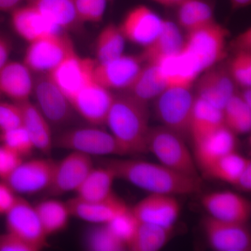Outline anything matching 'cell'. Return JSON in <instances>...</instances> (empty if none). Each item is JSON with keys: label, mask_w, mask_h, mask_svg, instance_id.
Segmentation results:
<instances>
[{"label": "cell", "mask_w": 251, "mask_h": 251, "mask_svg": "<svg viewBox=\"0 0 251 251\" xmlns=\"http://www.w3.org/2000/svg\"><path fill=\"white\" fill-rule=\"evenodd\" d=\"M10 14L11 26L15 32L29 44L44 36L60 32V28L32 5H21Z\"/></svg>", "instance_id": "cell-20"}, {"label": "cell", "mask_w": 251, "mask_h": 251, "mask_svg": "<svg viewBox=\"0 0 251 251\" xmlns=\"http://www.w3.org/2000/svg\"><path fill=\"white\" fill-rule=\"evenodd\" d=\"M7 231L41 251L47 245V238L35 206L22 198L17 197L14 205L6 214Z\"/></svg>", "instance_id": "cell-11"}, {"label": "cell", "mask_w": 251, "mask_h": 251, "mask_svg": "<svg viewBox=\"0 0 251 251\" xmlns=\"http://www.w3.org/2000/svg\"><path fill=\"white\" fill-rule=\"evenodd\" d=\"M27 0H0V11L11 12L13 10L23 5Z\"/></svg>", "instance_id": "cell-49"}, {"label": "cell", "mask_w": 251, "mask_h": 251, "mask_svg": "<svg viewBox=\"0 0 251 251\" xmlns=\"http://www.w3.org/2000/svg\"><path fill=\"white\" fill-rule=\"evenodd\" d=\"M173 229L174 227L140 222L128 249L132 251L161 250L171 239Z\"/></svg>", "instance_id": "cell-31"}, {"label": "cell", "mask_w": 251, "mask_h": 251, "mask_svg": "<svg viewBox=\"0 0 251 251\" xmlns=\"http://www.w3.org/2000/svg\"><path fill=\"white\" fill-rule=\"evenodd\" d=\"M232 47L237 52H251V29L248 28L234 39Z\"/></svg>", "instance_id": "cell-46"}, {"label": "cell", "mask_w": 251, "mask_h": 251, "mask_svg": "<svg viewBox=\"0 0 251 251\" xmlns=\"http://www.w3.org/2000/svg\"><path fill=\"white\" fill-rule=\"evenodd\" d=\"M168 87L191 88L202 73L198 63L182 49L156 63Z\"/></svg>", "instance_id": "cell-22"}, {"label": "cell", "mask_w": 251, "mask_h": 251, "mask_svg": "<svg viewBox=\"0 0 251 251\" xmlns=\"http://www.w3.org/2000/svg\"><path fill=\"white\" fill-rule=\"evenodd\" d=\"M164 22L152 9L141 4L129 10L119 26L126 40L144 48L159 34Z\"/></svg>", "instance_id": "cell-15"}, {"label": "cell", "mask_w": 251, "mask_h": 251, "mask_svg": "<svg viewBox=\"0 0 251 251\" xmlns=\"http://www.w3.org/2000/svg\"><path fill=\"white\" fill-rule=\"evenodd\" d=\"M111 91L92 80L70 100L73 109L94 126L105 125L107 116L113 101Z\"/></svg>", "instance_id": "cell-16"}, {"label": "cell", "mask_w": 251, "mask_h": 251, "mask_svg": "<svg viewBox=\"0 0 251 251\" xmlns=\"http://www.w3.org/2000/svg\"><path fill=\"white\" fill-rule=\"evenodd\" d=\"M184 39L175 23L165 21L161 32L143 48L140 58L146 64H156L165 57L180 52L184 47Z\"/></svg>", "instance_id": "cell-25"}, {"label": "cell", "mask_w": 251, "mask_h": 251, "mask_svg": "<svg viewBox=\"0 0 251 251\" xmlns=\"http://www.w3.org/2000/svg\"><path fill=\"white\" fill-rule=\"evenodd\" d=\"M17 199L12 188L4 181H0V215H6Z\"/></svg>", "instance_id": "cell-45"}, {"label": "cell", "mask_w": 251, "mask_h": 251, "mask_svg": "<svg viewBox=\"0 0 251 251\" xmlns=\"http://www.w3.org/2000/svg\"><path fill=\"white\" fill-rule=\"evenodd\" d=\"M24 63L9 61L0 69V94L14 102L29 99L34 78Z\"/></svg>", "instance_id": "cell-24"}, {"label": "cell", "mask_w": 251, "mask_h": 251, "mask_svg": "<svg viewBox=\"0 0 251 251\" xmlns=\"http://www.w3.org/2000/svg\"><path fill=\"white\" fill-rule=\"evenodd\" d=\"M238 189L243 192L250 193L251 191V161H249L242 173L239 175L235 185Z\"/></svg>", "instance_id": "cell-47"}, {"label": "cell", "mask_w": 251, "mask_h": 251, "mask_svg": "<svg viewBox=\"0 0 251 251\" xmlns=\"http://www.w3.org/2000/svg\"><path fill=\"white\" fill-rule=\"evenodd\" d=\"M36 74L32 94L35 97L38 108L49 123H65L72 117L74 110L70 102L49 74Z\"/></svg>", "instance_id": "cell-8"}, {"label": "cell", "mask_w": 251, "mask_h": 251, "mask_svg": "<svg viewBox=\"0 0 251 251\" xmlns=\"http://www.w3.org/2000/svg\"><path fill=\"white\" fill-rule=\"evenodd\" d=\"M23 157L0 145V179L6 181L16 168L23 162Z\"/></svg>", "instance_id": "cell-42"}, {"label": "cell", "mask_w": 251, "mask_h": 251, "mask_svg": "<svg viewBox=\"0 0 251 251\" xmlns=\"http://www.w3.org/2000/svg\"><path fill=\"white\" fill-rule=\"evenodd\" d=\"M156 99L155 110L162 126L186 138L196 96L191 88L168 87Z\"/></svg>", "instance_id": "cell-5"}, {"label": "cell", "mask_w": 251, "mask_h": 251, "mask_svg": "<svg viewBox=\"0 0 251 251\" xmlns=\"http://www.w3.org/2000/svg\"><path fill=\"white\" fill-rule=\"evenodd\" d=\"M75 52L69 36L56 33L29 43L23 63L31 72L49 74Z\"/></svg>", "instance_id": "cell-7"}, {"label": "cell", "mask_w": 251, "mask_h": 251, "mask_svg": "<svg viewBox=\"0 0 251 251\" xmlns=\"http://www.w3.org/2000/svg\"><path fill=\"white\" fill-rule=\"evenodd\" d=\"M56 161L50 158H35L23 161L6 182L15 193L34 194L49 189L53 177Z\"/></svg>", "instance_id": "cell-9"}, {"label": "cell", "mask_w": 251, "mask_h": 251, "mask_svg": "<svg viewBox=\"0 0 251 251\" xmlns=\"http://www.w3.org/2000/svg\"><path fill=\"white\" fill-rule=\"evenodd\" d=\"M148 103L128 93L115 95L105 125L126 155L148 152Z\"/></svg>", "instance_id": "cell-2"}, {"label": "cell", "mask_w": 251, "mask_h": 251, "mask_svg": "<svg viewBox=\"0 0 251 251\" xmlns=\"http://www.w3.org/2000/svg\"><path fill=\"white\" fill-rule=\"evenodd\" d=\"M140 223L131 208L128 207L106 224L112 232L125 243L128 249V244L133 239Z\"/></svg>", "instance_id": "cell-38"}, {"label": "cell", "mask_w": 251, "mask_h": 251, "mask_svg": "<svg viewBox=\"0 0 251 251\" xmlns=\"http://www.w3.org/2000/svg\"><path fill=\"white\" fill-rule=\"evenodd\" d=\"M229 74L235 85L242 88L251 87V52H237L232 57Z\"/></svg>", "instance_id": "cell-39"}, {"label": "cell", "mask_w": 251, "mask_h": 251, "mask_svg": "<svg viewBox=\"0 0 251 251\" xmlns=\"http://www.w3.org/2000/svg\"><path fill=\"white\" fill-rule=\"evenodd\" d=\"M11 44L5 36L0 34V69L9 62Z\"/></svg>", "instance_id": "cell-48"}, {"label": "cell", "mask_w": 251, "mask_h": 251, "mask_svg": "<svg viewBox=\"0 0 251 251\" xmlns=\"http://www.w3.org/2000/svg\"><path fill=\"white\" fill-rule=\"evenodd\" d=\"M226 125L198 140L194 145L195 161L203 172L220 158L235 151L237 138Z\"/></svg>", "instance_id": "cell-19"}, {"label": "cell", "mask_w": 251, "mask_h": 251, "mask_svg": "<svg viewBox=\"0 0 251 251\" xmlns=\"http://www.w3.org/2000/svg\"><path fill=\"white\" fill-rule=\"evenodd\" d=\"M243 90L240 93H239V97L242 99L244 103L247 104L248 106L251 108V87L242 88Z\"/></svg>", "instance_id": "cell-50"}, {"label": "cell", "mask_w": 251, "mask_h": 251, "mask_svg": "<svg viewBox=\"0 0 251 251\" xmlns=\"http://www.w3.org/2000/svg\"><path fill=\"white\" fill-rule=\"evenodd\" d=\"M225 125L234 134H245L251 129V108H246Z\"/></svg>", "instance_id": "cell-44"}, {"label": "cell", "mask_w": 251, "mask_h": 251, "mask_svg": "<svg viewBox=\"0 0 251 251\" xmlns=\"http://www.w3.org/2000/svg\"><path fill=\"white\" fill-rule=\"evenodd\" d=\"M228 31L214 22L187 33L183 49L206 72L224 58Z\"/></svg>", "instance_id": "cell-4"}, {"label": "cell", "mask_w": 251, "mask_h": 251, "mask_svg": "<svg viewBox=\"0 0 251 251\" xmlns=\"http://www.w3.org/2000/svg\"><path fill=\"white\" fill-rule=\"evenodd\" d=\"M151 1L168 7H173V6L177 7L185 0H151Z\"/></svg>", "instance_id": "cell-51"}, {"label": "cell", "mask_w": 251, "mask_h": 251, "mask_svg": "<svg viewBox=\"0 0 251 251\" xmlns=\"http://www.w3.org/2000/svg\"><path fill=\"white\" fill-rule=\"evenodd\" d=\"M250 160L233 151L216 161L204 173L214 179L234 186Z\"/></svg>", "instance_id": "cell-35"}, {"label": "cell", "mask_w": 251, "mask_h": 251, "mask_svg": "<svg viewBox=\"0 0 251 251\" xmlns=\"http://www.w3.org/2000/svg\"><path fill=\"white\" fill-rule=\"evenodd\" d=\"M177 8L178 22L187 33L215 21L210 5L204 0H185Z\"/></svg>", "instance_id": "cell-33"}, {"label": "cell", "mask_w": 251, "mask_h": 251, "mask_svg": "<svg viewBox=\"0 0 251 251\" xmlns=\"http://www.w3.org/2000/svg\"><path fill=\"white\" fill-rule=\"evenodd\" d=\"M143 67L139 56L122 54L103 62L96 63L94 79L99 85L111 90H128Z\"/></svg>", "instance_id": "cell-13"}, {"label": "cell", "mask_w": 251, "mask_h": 251, "mask_svg": "<svg viewBox=\"0 0 251 251\" xmlns=\"http://www.w3.org/2000/svg\"><path fill=\"white\" fill-rule=\"evenodd\" d=\"M126 41L119 25L109 23L100 30L96 40V61L106 62L121 56L124 54Z\"/></svg>", "instance_id": "cell-34"}, {"label": "cell", "mask_w": 251, "mask_h": 251, "mask_svg": "<svg viewBox=\"0 0 251 251\" xmlns=\"http://www.w3.org/2000/svg\"><path fill=\"white\" fill-rule=\"evenodd\" d=\"M2 97V96L1 95V94H0V100H1V97Z\"/></svg>", "instance_id": "cell-53"}, {"label": "cell", "mask_w": 251, "mask_h": 251, "mask_svg": "<svg viewBox=\"0 0 251 251\" xmlns=\"http://www.w3.org/2000/svg\"><path fill=\"white\" fill-rule=\"evenodd\" d=\"M94 168L92 157L72 151L62 161L56 162L52 182L48 189L50 194L60 196L76 191Z\"/></svg>", "instance_id": "cell-14"}, {"label": "cell", "mask_w": 251, "mask_h": 251, "mask_svg": "<svg viewBox=\"0 0 251 251\" xmlns=\"http://www.w3.org/2000/svg\"><path fill=\"white\" fill-rule=\"evenodd\" d=\"M94 227L87 238V248L93 251H122L127 249L125 243L112 232L107 224Z\"/></svg>", "instance_id": "cell-36"}, {"label": "cell", "mask_w": 251, "mask_h": 251, "mask_svg": "<svg viewBox=\"0 0 251 251\" xmlns=\"http://www.w3.org/2000/svg\"><path fill=\"white\" fill-rule=\"evenodd\" d=\"M23 126V114L17 102L0 100V132Z\"/></svg>", "instance_id": "cell-41"}, {"label": "cell", "mask_w": 251, "mask_h": 251, "mask_svg": "<svg viewBox=\"0 0 251 251\" xmlns=\"http://www.w3.org/2000/svg\"><path fill=\"white\" fill-rule=\"evenodd\" d=\"M203 228L214 250L251 251V234L247 224L221 221L208 215L203 220Z\"/></svg>", "instance_id": "cell-10"}, {"label": "cell", "mask_w": 251, "mask_h": 251, "mask_svg": "<svg viewBox=\"0 0 251 251\" xmlns=\"http://www.w3.org/2000/svg\"><path fill=\"white\" fill-rule=\"evenodd\" d=\"M167 88L166 81L157 64H146L143 66L127 92L148 103L149 100L157 98Z\"/></svg>", "instance_id": "cell-30"}, {"label": "cell", "mask_w": 251, "mask_h": 251, "mask_svg": "<svg viewBox=\"0 0 251 251\" xmlns=\"http://www.w3.org/2000/svg\"><path fill=\"white\" fill-rule=\"evenodd\" d=\"M108 0H75L79 21L99 23L103 19Z\"/></svg>", "instance_id": "cell-40"}, {"label": "cell", "mask_w": 251, "mask_h": 251, "mask_svg": "<svg viewBox=\"0 0 251 251\" xmlns=\"http://www.w3.org/2000/svg\"><path fill=\"white\" fill-rule=\"evenodd\" d=\"M18 103L22 110L23 126L27 130L34 148L46 154H49L53 148V139L49 122L29 99L18 102Z\"/></svg>", "instance_id": "cell-26"}, {"label": "cell", "mask_w": 251, "mask_h": 251, "mask_svg": "<svg viewBox=\"0 0 251 251\" xmlns=\"http://www.w3.org/2000/svg\"><path fill=\"white\" fill-rule=\"evenodd\" d=\"M35 209L48 237L65 229L72 216L67 203L56 200L43 201Z\"/></svg>", "instance_id": "cell-32"}, {"label": "cell", "mask_w": 251, "mask_h": 251, "mask_svg": "<svg viewBox=\"0 0 251 251\" xmlns=\"http://www.w3.org/2000/svg\"><path fill=\"white\" fill-rule=\"evenodd\" d=\"M96 63L95 59L80 57L75 52L49 74L70 102L81 89L94 80Z\"/></svg>", "instance_id": "cell-12"}, {"label": "cell", "mask_w": 251, "mask_h": 251, "mask_svg": "<svg viewBox=\"0 0 251 251\" xmlns=\"http://www.w3.org/2000/svg\"><path fill=\"white\" fill-rule=\"evenodd\" d=\"M225 125L223 110L196 97L189 126V136L196 143Z\"/></svg>", "instance_id": "cell-27"}, {"label": "cell", "mask_w": 251, "mask_h": 251, "mask_svg": "<svg viewBox=\"0 0 251 251\" xmlns=\"http://www.w3.org/2000/svg\"><path fill=\"white\" fill-rule=\"evenodd\" d=\"M53 147L89 156H125L113 135L97 127H83L63 132L53 140Z\"/></svg>", "instance_id": "cell-6"}, {"label": "cell", "mask_w": 251, "mask_h": 251, "mask_svg": "<svg viewBox=\"0 0 251 251\" xmlns=\"http://www.w3.org/2000/svg\"><path fill=\"white\" fill-rule=\"evenodd\" d=\"M72 216L87 222L106 224L126 210L128 206L115 194L103 201L88 202L77 197L67 202Z\"/></svg>", "instance_id": "cell-23"}, {"label": "cell", "mask_w": 251, "mask_h": 251, "mask_svg": "<svg viewBox=\"0 0 251 251\" xmlns=\"http://www.w3.org/2000/svg\"><path fill=\"white\" fill-rule=\"evenodd\" d=\"M0 251H38V249L7 231L6 233L0 234Z\"/></svg>", "instance_id": "cell-43"}, {"label": "cell", "mask_w": 251, "mask_h": 251, "mask_svg": "<svg viewBox=\"0 0 251 251\" xmlns=\"http://www.w3.org/2000/svg\"><path fill=\"white\" fill-rule=\"evenodd\" d=\"M104 166L108 167L117 179L128 181L150 193L182 196L201 192L202 181L200 176L178 173L161 163L132 159H110Z\"/></svg>", "instance_id": "cell-1"}, {"label": "cell", "mask_w": 251, "mask_h": 251, "mask_svg": "<svg viewBox=\"0 0 251 251\" xmlns=\"http://www.w3.org/2000/svg\"><path fill=\"white\" fill-rule=\"evenodd\" d=\"M206 71L198 81L195 96L223 110L227 100L237 93L235 83L229 72L224 69Z\"/></svg>", "instance_id": "cell-21"}, {"label": "cell", "mask_w": 251, "mask_h": 251, "mask_svg": "<svg viewBox=\"0 0 251 251\" xmlns=\"http://www.w3.org/2000/svg\"><path fill=\"white\" fill-rule=\"evenodd\" d=\"M201 204L209 216L221 221L247 224L251 217V202L231 191L207 193L202 196Z\"/></svg>", "instance_id": "cell-17"}, {"label": "cell", "mask_w": 251, "mask_h": 251, "mask_svg": "<svg viewBox=\"0 0 251 251\" xmlns=\"http://www.w3.org/2000/svg\"><path fill=\"white\" fill-rule=\"evenodd\" d=\"M116 175L108 167L94 168L75 192L77 198L88 202L103 201L113 196Z\"/></svg>", "instance_id": "cell-28"}, {"label": "cell", "mask_w": 251, "mask_h": 251, "mask_svg": "<svg viewBox=\"0 0 251 251\" xmlns=\"http://www.w3.org/2000/svg\"><path fill=\"white\" fill-rule=\"evenodd\" d=\"M148 152L158 158L160 163L178 173L199 176L194 156L185 143V138L166 127L150 128Z\"/></svg>", "instance_id": "cell-3"}, {"label": "cell", "mask_w": 251, "mask_h": 251, "mask_svg": "<svg viewBox=\"0 0 251 251\" xmlns=\"http://www.w3.org/2000/svg\"><path fill=\"white\" fill-rule=\"evenodd\" d=\"M233 9H242L251 4V0H229Z\"/></svg>", "instance_id": "cell-52"}, {"label": "cell", "mask_w": 251, "mask_h": 251, "mask_svg": "<svg viewBox=\"0 0 251 251\" xmlns=\"http://www.w3.org/2000/svg\"><path fill=\"white\" fill-rule=\"evenodd\" d=\"M46 18L61 29L69 30L81 23L77 17L75 0H27Z\"/></svg>", "instance_id": "cell-29"}, {"label": "cell", "mask_w": 251, "mask_h": 251, "mask_svg": "<svg viewBox=\"0 0 251 251\" xmlns=\"http://www.w3.org/2000/svg\"><path fill=\"white\" fill-rule=\"evenodd\" d=\"M0 143L23 158L30 154L35 149L23 126L0 132Z\"/></svg>", "instance_id": "cell-37"}, {"label": "cell", "mask_w": 251, "mask_h": 251, "mask_svg": "<svg viewBox=\"0 0 251 251\" xmlns=\"http://www.w3.org/2000/svg\"><path fill=\"white\" fill-rule=\"evenodd\" d=\"M140 222L174 227L181 206L175 196L150 193L131 208Z\"/></svg>", "instance_id": "cell-18"}]
</instances>
